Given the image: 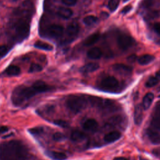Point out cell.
Segmentation results:
<instances>
[{
	"mask_svg": "<svg viewBox=\"0 0 160 160\" xmlns=\"http://www.w3.org/2000/svg\"><path fill=\"white\" fill-rule=\"evenodd\" d=\"M29 132L34 136H39L44 132V128L41 126H36L28 129Z\"/></svg>",
	"mask_w": 160,
	"mask_h": 160,
	"instance_id": "26",
	"label": "cell"
},
{
	"mask_svg": "<svg viewBox=\"0 0 160 160\" xmlns=\"http://www.w3.org/2000/svg\"><path fill=\"white\" fill-rule=\"evenodd\" d=\"M29 159V151L21 141L12 140L0 144V160Z\"/></svg>",
	"mask_w": 160,
	"mask_h": 160,
	"instance_id": "2",
	"label": "cell"
},
{
	"mask_svg": "<svg viewBox=\"0 0 160 160\" xmlns=\"http://www.w3.org/2000/svg\"><path fill=\"white\" fill-rule=\"evenodd\" d=\"M100 38V35L98 33L92 34L87 37L83 42V44L86 46H91L95 44Z\"/></svg>",
	"mask_w": 160,
	"mask_h": 160,
	"instance_id": "20",
	"label": "cell"
},
{
	"mask_svg": "<svg viewBox=\"0 0 160 160\" xmlns=\"http://www.w3.org/2000/svg\"><path fill=\"white\" fill-rule=\"evenodd\" d=\"M52 139L56 141H61L65 139V136L60 132H56L53 134Z\"/></svg>",
	"mask_w": 160,
	"mask_h": 160,
	"instance_id": "31",
	"label": "cell"
},
{
	"mask_svg": "<svg viewBox=\"0 0 160 160\" xmlns=\"http://www.w3.org/2000/svg\"><path fill=\"white\" fill-rule=\"evenodd\" d=\"M63 27L58 24H52L49 26L47 28V33L53 38L61 36L63 33Z\"/></svg>",
	"mask_w": 160,
	"mask_h": 160,
	"instance_id": "7",
	"label": "cell"
},
{
	"mask_svg": "<svg viewBox=\"0 0 160 160\" xmlns=\"http://www.w3.org/2000/svg\"><path fill=\"white\" fill-rule=\"evenodd\" d=\"M57 14L63 19H69L71 17L73 12L72 11L68 8L60 7L57 11Z\"/></svg>",
	"mask_w": 160,
	"mask_h": 160,
	"instance_id": "16",
	"label": "cell"
},
{
	"mask_svg": "<svg viewBox=\"0 0 160 160\" xmlns=\"http://www.w3.org/2000/svg\"><path fill=\"white\" fill-rule=\"evenodd\" d=\"M46 154L52 160H65L67 158L66 155L62 152L49 151L46 152Z\"/></svg>",
	"mask_w": 160,
	"mask_h": 160,
	"instance_id": "13",
	"label": "cell"
},
{
	"mask_svg": "<svg viewBox=\"0 0 160 160\" xmlns=\"http://www.w3.org/2000/svg\"><path fill=\"white\" fill-rule=\"evenodd\" d=\"M82 126L86 131H95L98 127V123L94 119L89 118L83 122Z\"/></svg>",
	"mask_w": 160,
	"mask_h": 160,
	"instance_id": "9",
	"label": "cell"
},
{
	"mask_svg": "<svg viewBox=\"0 0 160 160\" xmlns=\"http://www.w3.org/2000/svg\"><path fill=\"white\" fill-rule=\"evenodd\" d=\"M53 123L55 125L61 128H68L69 126V123L67 121L62 119H56L53 122Z\"/></svg>",
	"mask_w": 160,
	"mask_h": 160,
	"instance_id": "30",
	"label": "cell"
},
{
	"mask_svg": "<svg viewBox=\"0 0 160 160\" xmlns=\"http://www.w3.org/2000/svg\"><path fill=\"white\" fill-rule=\"evenodd\" d=\"M119 3V0H109L108 2V8L111 11L113 12L115 10H116L117 8L118 7Z\"/></svg>",
	"mask_w": 160,
	"mask_h": 160,
	"instance_id": "28",
	"label": "cell"
},
{
	"mask_svg": "<svg viewBox=\"0 0 160 160\" xmlns=\"http://www.w3.org/2000/svg\"><path fill=\"white\" fill-rule=\"evenodd\" d=\"M154 56L151 54H144L138 59V61L141 65H146L151 62H152L154 59Z\"/></svg>",
	"mask_w": 160,
	"mask_h": 160,
	"instance_id": "22",
	"label": "cell"
},
{
	"mask_svg": "<svg viewBox=\"0 0 160 160\" xmlns=\"http://www.w3.org/2000/svg\"><path fill=\"white\" fill-rule=\"evenodd\" d=\"M151 124L154 129L160 130V106L156 109Z\"/></svg>",
	"mask_w": 160,
	"mask_h": 160,
	"instance_id": "19",
	"label": "cell"
},
{
	"mask_svg": "<svg viewBox=\"0 0 160 160\" xmlns=\"http://www.w3.org/2000/svg\"><path fill=\"white\" fill-rule=\"evenodd\" d=\"M42 67L39 65V64H36V63H33L32 64L29 69V72H39L41 71H42Z\"/></svg>",
	"mask_w": 160,
	"mask_h": 160,
	"instance_id": "29",
	"label": "cell"
},
{
	"mask_svg": "<svg viewBox=\"0 0 160 160\" xmlns=\"http://www.w3.org/2000/svg\"><path fill=\"white\" fill-rule=\"evenodd\" d=\"M34 47L40 49L45 50V51H51L53 49V47L48 43L42 42V41H37L34 44Z\"/></svg>",
	"mask_w": 160,
	"mask_h": 160,
	"instance_id": "24",
	"label": "cell"
},
{
	"mask_svg": "<svg viewBox=\"0 0 160 160\" xmlns=\"http://www.w3.org/2000/svg\"><path fill=\"white\" fill-rule=\"evenodd\" d=\"M154 99V94L151 92L147 93L142 99V108L144 109H148L151 105Z\"/></svg>",
	"mask_w": 160,
	"mask_h": 160,
	"instance_id": "18",
	"label": "cell"
},
{
	"mask_svg": "<svg viewBox=\"0 0 160 160\" xmlns=\"http://www.w3.org/2000/svg\"><path fill=\"white\" fill-rule=\"evenodd\" d=\"M79 31V26L77 22H73L69 24L66 29V33L69 36H76Z\"/></svg>",
	"mask_w": 160,
	"mask_h": 160,
	"instance_id": "12",
	"label": "cell"
},
{
	"mask_svg": "<svg viewBox=\"0 0 160 160\" xmlns=\"http://www.w3.org/2000/svg\"><path fill=\"white\" fill-rule=\"evenodd\" d=\"M8 51V48L5 45H1L0 46V58L2 56H4L6 53Z\"/></svg>",
	"mask_w": 160,
	"mask_h": 160,
	"instance_id": "32",
	"label": "cell"
},
{
	"mask_svg": "<svg viewBox=\"0 0 160 160\" xmlns=\"http://www.w3.org/2000/svg\"><path fill=\"white\" fill-rule=\"evenodd\" d=\"M147 134L150 141L154 144L160 143V134L154 129H149L147 131Z\"/></svg>",
	"mask_w": 160,
	"mask_h": 160,
	"instance_id": "17",
	"label": "cell"
},
{
	"mask_svg": "<svg viewBox=\"0 0 160 160\" xmlns=\"http://www.w3.org/2000/svg\"><path fill=\"white\" fill-rule=\"evenodd\" d=\"M117 43L119 48L126 50L132 45L133 39L131 36L127 34H121L118 37Z\"/></svg>",
	"mask_w": 160,
	"mask_h": 160,
	"instance_id": "5",
	"label": "cell"
},
{
	"mask_svg": "<svg viewBox=\"0 0 160 160\" xmlns=\"http://www.w3.org/2000/svg\"><path fill=\"white\" fill-rule=\"evenodd\" d=\"M159 98H160V95H159Z\"/></svg>",
	"mask_w": 160,
	"mask_h": 160,
	"instance_id": "41",
	"label": "cell"
},
{
	"mask_svg": "<svg viewBox=\"0 0 160 160\" xmlns=\"http://www.w3.org/2000/svg\"><path fill=\"white\" fill-rule=\"evenodd\" d=\"M8 131V128L6 126H1L0 127V134H2Z\"/></svg>",
	"mask_w": 160,
	"mask_h": 160,
	"instance_id": "36",
	"label": "cell"
},
{
	"mask_svg": "<svg viewBox=\"0 0 160 160\" xmlns=\"http://www.w3.org/2000/svg\"><path fill=\"white\" fill-rule=\"evenodd\" d=\"M159 82V79L156 76H151L150 77L147 81L146 82L145 86L147 88H152L154 86H156Z\"/></svg>",
	"mask_w": 160,
	"mask_h": 160,
	"instance_id": "27",
	"label": "cell"
},
{
	"mask_svg": "<svg viewBox=\"0 0 160 160\" xmlns=\"http://www.w3.org/2000/svg\"><path fill=\"white\" fill-rule=\"evenodd\" d=\"M112 68L114 71H116L117 73L124 76L130 74L132 71V68L130 66L125 65L124 64H115L114 65H113Z\"/></svg>",
	"mask_w": 160,
	"mask_h": 160,
	"instance_id": "8",
	"label": "cell"
},
{
	"mask_svg": "<svg viewBox=\"0 0 160 160\" xmlns=\"http://www.w3.org/2000/svg\"><path fill=\"white\" fill-rule=\"evenodd\" d=\"M53 89V86L42 81L38 80L35 81L31 86H19L16 87L12 91L11 101L14 106H18L36 94L51 91Z\"/></svg>",
	"mask_w": 160,
	"mask_h": 160,
	"instance_id": "1",
	"label": "cell"
},
{
	"mask_svg": "<svg viewBox=\"0 0 160 160\" xmlns=\"http://www.w3.org/2000/svg\"><path fill=\"white\" fill-rule=\"evenodd\" d=\"M136 59H137V56L135 54H132V55L128 56V61L131 63H133L134 62H135V61Z\"/></svg>",
	"mask_w": 160,
	"mask_h": 160,
	"instance_id": "34",
	"label": "cell"
},
{
	"mask_svg": "<svg viewBox=\"0 0 160 160\" xmlns=\"http://www.w3.org/2000/svg\"><path fill=\"white\" fill-rule=\"evenodd\" d=\"M62 2L67 6H74V4H76L77 0H61Z\"/></svg>",
	"mask_w": 160,
	"mask_h": 160,
	"instance_id": "33",
	"label": "cell"
},
{
	"mask_svg": "<svg viewBox=\"0 0 160 160\" xmlns=\"http://www.w3.org/2000/svg\"><path fill=\"white\" fill-rule=\"evenodd\" d=\"M66 104L71 112L78 113L86 107L87 100L82 96L72 95L68 97L66 101Z\"/></svg>",
	"mask_w": 160,
	"mask_h": 160,
	"instance_id": "3",
	"label": "cell"
},
{
	"mask_svg": "<svg viewBox=\"0 0 160 160\" xmlns=\"http://www.w3.org/2000/svg\"><path fill=\"white\" fill-rule=\"evenodd\" d=\"M113 160H128V159L124 157H117V158H115Z\"/></svg>",
	"mask_w": 160,
	"mask_h": 160,
	"instance_id": "38",
	"label": "cell"
},
{
	"mask_svg": "<svg viewBox=\"0 0 160 160\" xmlns=\"http://www.w3.org/2000/svg\"><path fill=\"white\" fill-rule=\"evenodd\" d=\"M29 30L30 26L27 22L23 21L19 22L15 28L16 36L18 39L22 41L27 38L29 35Z\"/></svg>",
	"mask_w": 160,
	"mask_h": 160,
	"instance_id": "4",
	"label": "cell"
},
{
	"mask_svg": "<svg viewBox=\"0 0 160 160\" xmlns=\"http://www.w3.org/2000/svg\"><path fill=\"white\" fill-rule=\"evenodd\" d=\"M154 29L157 34L160 35V24L156 23L154 25Z\"/></svg>",
	"mask_w": 160,
	"mask_h": 160,
	"instance_id": "35",
	"label": "cell"
},
{
	"mask_svg": "<svg viewBox=\"0 0 160 160\" xmlns=\"http://www.w3.org/2000/svg\"><path fill=\"white\" fill-rule=\"evenodd\" d=\"M102 52L101 50L97 47L91 48L87 52L88 57L92 59H98L101 58V57L102 56Z\"/></svg>",
	"mask_w": 160,
	"mask_h": 160,
	"instance_id": "15",
	"label": "cell"
},
{
	"mask_svg": "<svg viewBox=\"0 0 160 160\" xmlns=\"http://www.w3.org/2000/svg\"><path fill=\"white\" fill-rule=\"evenodd\" d=\"M120 137L121 133L117 131H114L107 133L104 137V140L107 142H112L117 141Z\"/></svg>",
	"mask_w": 160,
	"mask_h": 160,
	"instance_id": "14",
	"label": "cell"
},
{
	"mask_svg": "<svg viewBox=\"0 0 160 160\" xmlns=\"http://www.w3.org/2000/svg\"><path fill=\"white\" fill-rule=\"evenodd\" d=\"M5 72L7 75L10 76H18L20 74L21 69L18 66L16 65H11L6 68Z\"/></svg>",
	"mask_w": 160,
	"mask_h": 160,
	"instance_id": "23",
	"label": "cell"
},
{
	"mask_svg": "<svg viewBox=\"0 0 160 160\" xmlns=\"http://www.w3.org/2000/svg\"><path fill=\"white\" fill-rule=\"evenodd\" d=\"M158 91H160V86L159 87V88H158Z\"/></svg>",
	"mask_w": 160,
	"mask_h": 160,
	"instance_id": "40",
	"label": "cell"
},
{
	"mask_svg": "<svg viewBox=\"0 0 160 160\" xmlns=\"http://www.w3.org/2000/svg\"><path fill=\"white\" fill-rule=\"evenodd\" d=\"M99 68V65L96 62H89L81 68L80 71L83 73H88L96 71Z\"/></svg>",
	"mask_w": 160,
	"mask_h": 160,
	"instance_id": "11",
	"label": "cell"
},
{
	"mask_svg": "<svg viewBox=\"0 0 160 160\" xmlns=\"http://www.w3.org/2000/svg\"><path fill=\"white\" fill-rule=\"evenodd\" d=\"M155 76H156L159 80L160 79V70H159V71H158L156 72Z\"/></svg>",
	"mask_w": 160,
	"mask_h": 160,
	"instance_id": "39",
	"label": "cell"
},
{
	"mask_svg": "<svg viewBox=\"0 0 160 160\" xmlns=\"http://www.w3.org/2000/svg\"><path fill=\"white\" fill-rule=\"evenodd\" d=\"M118 81L112 76H108L104 78L100 83L101 87L106 90L115 89L118 86Z\"/></svg>",
	"mask_w": 160,
	"mask_h": 160,
	"instance_id": "6",
	"label": "cell"
},
{
	"mask_svg": "<svg viewBox=\"0 0 160 160\" xmlns=\"http://www.w3.org/2000/svg\"><path fill=\"white\" fill-rule=\"evenodd\" d=\"M86 138V135L82 132L75 130L71 134V139L74 142H80L83 141Z\"/></svg>",
	"mask_w": 160,
	"mask_h": 160,
	"instance_id": "21",
	"label": "cell"
},
{
	"mask_svg": "<svg viewBox=\"0 0 160 160\" xmlns=\"http://www.w3.org/2000/svg\"><path fill=\"white\" fill-rule=\"evenodd\" d=\"M131 9V7L130 6H127L126 7H124V8L121 11L122 13H126L128 12L130 9Z\"/></svg>",
	"mask_w": 160,
	"mask_h": 160,
	"instance_id": "37",
	"label": "cell"
},
{
	"mask_svg": "<svg viewBox=\"0 0 160 160\" xmlns=\"http://www.w3.org/2000/svg\"><path fill=\"white\" fill-rule=\"evenodd\" d=\"M98 21V19L97 17L92 16V15H89V16H87L85 18H84L82 21L83 22L87 25V26H91L93 25L94 24H96L97 22V21Z\"/></svg>",
	"mask_w": 160,
	"mask_h": 160,
	"instance_id": "25",
	"label": "cell"
},
{
	"mask_svg": "<svg viewBox=\"0 0 160 160\" xmlns=\"http://www.w3.org/2000/svg\"><path fill=\"white\" fill-rule=\"evenodd\" d=\"M142 108H143L140 104L136 105L134 108V120L135 124L137 125H139L142 122V117H143Z\"/></svg>",
	"mask_w": 160,
	"mask_h": 160,
	"instance_id": "10",
	"label": "cell"
}]
</instances>
